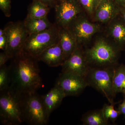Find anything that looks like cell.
I'll return each mask as SVG.
<instances>
[{
	"mask_svg": "<svg viewBox=\"0 0 125 125\" xmlns=\"http://www.w3.org/2000/svg\"><path fill=\"white\" fill-rule=\"evenodd\" d=\"M6 31L0 36V49L4 51L6 49L8 42V26L7 25Z\"/></svg>",
	"mask_w": 125,
	"mask_h": 125,
	"instance_id": "25",
	"label": "cell"
},
{
	"mask_svg": "<svg viewBox=\"0 0 125 125\" xmlns=\"http://www.w3.org/2000/svg\"><path fill=\"white\" fill-rule=\"evenodd\" d=\"M11 59L10 56L4 52H1L0 54V67L6 65L9 60Z\"/></svg>",
	"mask_w": 125,
	"mask_h": 125,
	"instance_id": "27",
	"label": "cell"
},
{
	"mask_svg": "<svg viewBox=\"0 0 125 125\" xmlns=\"http://www.w3.org/2000/svg\"><path fill=\"white\" fill-rule=\"evenodd\" d=\"M54 8L55 23L63 28H67L78 15L84 11L78 0L59 1Z\"/></svg>",
	"mask_w": 125,
	"mask_h": 125,
	"instance_id": "9",
	"label": "cell"
},
{
	"mask_svg": "<svg viewBox=\"0 0 125 125\" xmlns=\"http://www.w3.org/2000/svg\"><path fill=\"white\" fill-rule=\"evenodd\" d=\"M59 42L64 53L65 60L76 49L78 43L67 28L61 27L59 32Z\"/></svg>",
	"mask_w": 125,
	"mask_h": 125,
	"instance_id": "16",
	"label": "cell"
},
{
	"mask_svg": "<svg viewBox=\"0 0 125 125\" xmlns=\"http://www.w3.org/2000/svg\"><path fill=\"white\" fill-rule=\"evenodd\" d=\"M82 121L84 125H107L106 120L102 109L89 111L83 115Z\"/></svg>",
	"mask_w": 125,
	"mask_h": 125,
	"instance_id": "18",
	"label": "cell"
},
{
	"mask_svg": "<svg viewBox=\"0 0 125 125\" xmlns=\"http://www.w3.org/2000/svg\"><path fill=\"white\" fill-rule=\"evenodd\" d=\"M10 67L5 65L0 67V91L7 89L10 83Z\"/></svg>",
	"mask_w": 125,
	"mask_h": 125,
	"instance_id": "22",
	"label": "cell"
},
{
	"mask_svg": "<svg viewBox=\"0 0 125 125\" xmlns=\"http://www.w3.org/2000/svg\"><path fill=\"white\" fill-rule=\"evenodd\" d=\"M51 8L37 0H33L28 10L27 17L34 19H42L47 17Z\"/></svg>",
	"mask_w": 125,
	"mask_h": 125,
	"instance_id": "20",
	"label": "cell"
},
{
	"mask_svg": "<svg viewBox=\"0 0 125 125\" xmlns=\"http://www.w3.org/2000/svg\"><path fill=\"white\" fill-rule=\"evenodd\" d=\"M62 66V72H71L84 78L89 67L83 47L78 45L73 53L64 61Z\"/></svg>",
	"mask_w": 125,
	"mask_h": 125,
	"instance_id": "11",
	"label": "cell"
},
{
	"mask_svg": "<svg viewBox=\"0 0 125 125\" xmlns=\"http://www.w3.org/2000/svg\"><path fill=\"white\" fill-rule=\"evenodd\" d=\"M85 13L91 19L99 1L98 0H78Z\"/></svg>",
	"mask_w": 125,
	"mask_h": 125,
	"instance_id": "21",
	"label": "cell"
},
{
	"mask_svg": "<svg viewBox=\"0 0 125 125\" xmlns=\"http://www.w3.org/2000/svg\"><path fill=\"white\" fill-rule=\"evenodd\" d=\"M102 32L83 47L87 63L90 67L115 68L122 51Z\"/></svg>",
	"mask_w": 125,
	"mask_h": 125,
	"instance_id": "2",
	"label": "cell"
},
{
	"mask_svg": "<svg viewBox=\"0 0 125 125\" xmlns=\"http://www.w3.org/2000/svg\"><path fill=\"white\" fill-rule=\"evenodd\" d=\"M115 104H111L109 105L105 104L102 109L104 117L108 122L109 120L113 122H115L121 114L118 110L116 111L114 109Z\"/></svg>",
	"mask_w": 125,
	"mask_h": 125,
	"instance_id": "23",
	"label": "cell"
},
{
	"mask_svg": "<svg viewBox=\"0 0 125 125\" xmlns=\"http://www.w3.org/2000/svg\"><path fill=\"white\" fill-rule=\"evenodd\" d=\"M115 68L89 67L84 77L88 86L102 94L111 104H115L114 99L116 94L113 88Z\"/></svg>",
	"mask_w": 125,
	"mask_h": 125,
	"instance_id": "5",
	"label": "cell"
},
{
	"mask_svg": "<svg viewBox=\"0 0 125 125\" xmlns=\"http://www.w3.org/2000/svg\"><path fill=\"white\" fill-rule=\"evenodd\" d=\"M59 1L62 0H58Z\"/></svg>",
	"mask_w": 125,
	"mask_h": 125,
	"instance_id": "32",
	"label": "cell"
},
{
	"mask_svg": "<svg viewBox=\"0 0 125 125\" xmlns=\"http://www.w3.org/2000/svg\"><path fill=\"white\" fill-rule=\"evenodd\" d=\"M20 96L24 121L31 125H46L49 115L42 97L38 96L36 92L20 94Z\"/></svg>",
	"mask_w": 125,
	"mask_h": 125,
	"instance_id": "6",
	"label": "cell"
},
{
	"mask_svg": "<svg viewBox=\"0 0 125 125\" xmlns=\"http://www.w3.org/2000/svg\"><path fill=\"white\" fill-rule=\"evenodd\" d=\"M117 4L120 7L125 6V0H114Z\"/></svg>",
	"mask_w": 125,
	"mask_h": 125,
	"instance_id": "30",
	"label": "cell"
},
{
	"mask_svg": "<svg viewBox=\"0 0 125 125\" xmlns=\"http://www.w3.org/2000/svg\"><path fill=\"white\" fill-rule=\"evenodd\" d=\"M60 28L55 23L45 31L29 35L19 53L37 60L45 50L59 42Z\"/></svg>",
	"mask_w": 125,
	"mask_h": 125,
	"instance_id": "3",
	"label": "cell"
},
{
	"mask_svg": "<svg viewBox=\"0 0 125 125\" xmlns=\"http://www.w3.org/2000/svg\"><path fill=\"white\" fill-rule=\"evenodd\" d=\"M99 1H101L102 0H98Z\"/></svg>",
	"mask_w": 125,
	"mask_h": 125,
	"instance_id": "31",
	"label": "cell"
},
{
	"mask_svg": "<svg viewBox=\"0 0 125 125\" xmlns=\"http://www.w3.org/2000/svg\"><path fill=\"white\" fill-rule=\"evenodd\" d=\"M7 25L8 42L6 49L3 52L12 59L20 52L29 34L23 21L10 22Z\"/></svg>",
	"mask_w": 125,
	"mask_h": 125,
	"instance_id": "8",
	"label": "cell"
},
{
	"mask_svg": "<svg viewBox=\"0 0 125 125\" xmlns=\"http://www.w3.org/2000/svg\"><path fill=\"white\" fill-rule=\"evenodd\" d=\"M106 25L103 33L123 51L125 46V21L119 14Z\"/></svg>",
	"mask_w": 125,
	"mask_h": 125,
	"instance_id": "12",
	"label": "cell"
},
{
	"mask_svg": "<svg viewBox=\"0 0 125 125\" xmlns=\"http://www.w3.org/2000/svg\"><path fill=\"white\" fill-rule=\"evenodd\" d=\"M66 97L62 90L56 85L47 93L42 96L43 103L49 115L60 106L63 99Z\"/></svg>",
	"mask_w": 125,
	"mask_h": 125,
	"instance_id": "15",
	"label": "cell"
},
{
	"mask_svg": "<svg viewBox=\"0 0 125 125\" xmlns=\"http://www.w3.org/2000/svg\"><path fill=\"white\" fill-rule=\"evenodd\" d=\"M118 110L121 114H122L125 117V96H124V99L122 103L119 104Z\"/></svg>",
	"mask_w": 125,
	"mask_h": 125,
	"instance_id": "28",
	"label": "cell"
},
{
	"mask_svg": "<svg viewBox=\"0 0 125 125\" xmlns=\"http://www.w3.org/2000/svg\"><path fill=\"white\" fill-rule=\"evenodd\" d=\"M0 119L5 125H19L24 121L20 94L9 87L0 92Z\"/></svg>",
	"mask_w": 125,
	"mask_h": 125,
	"instance_id": "4",
	"label": "cell"
},
{
	"mask_svg": "<svg viewBox=\"0 0 125 125\" xmlns=\"http://www.w3.org/2000/svg\"><path fill=\"white\" fill-rule=\"evenodd\" d=\"M10 66V87L18 93L36 92L42 87L38 61L23 53H19L13 58Z\"/></svg>",
	"mask_w": 125,
	"mask_h": 125,
	"instance_id": "1",
	"label": "cell"
},
{
	"mask_svg": "<svg viewBox=\"0 0 125 125\" xmlns=\"http://www.w3.org/2000/svg\"><path fill=\"white\" fill-rule=\"evenodd\" d=\"M11 0H0V9L6 17L11 15Z\"/></svg>",
	"mask_w": 125,
	"mask_h": 125,
	"instance_id": "24",
	"label": "cell"
},
{
	"mask_svg": "<svg viewBox=\"0 0 125 125\" xmlns=\"http://www.w3.org/2000/svg\"><path fill=\"white\" fill-rule=\"evenodd\" d=\"M55 85L62 90L66 97L78 95L88 86L84 78L69 72H62Z\"/></svg>",
	"mask_w": 125,
	"mask_h": 125,
	"instance_id": "10",
	"label": "cell"
},
{
	"mask_svg": "<svg viewBox=\"0 0 125 125\" xmlns=\"http://www.w3.org/2000/svg\"><path fill=\"white\" fill-rule=\"evenodd\" d=\"M23 23L29 35L45 31L54 24L49 21L47 16L42 19H34L27 16Z\"/></svg>",
	"mask_w": 125,
	"mask_h": 125,
	"instance_id": "17",
	"label": "cell"
},
{
	"mask_svg": "<svg viewBox=\"0 0 125 125\" xmlns=\"http://www.w3.org/2000/svg\"><path fill=\"white\" fill-rule=\"evenodd\" d=\"M120 7L114 0H102L96 7L92 20L106 24L119 14Z\"/></svg>",
	"mask_w": 125,
	"mask_h": 125,
	"instance_id": "13",
	"label": "cell"
},
{
	"mask_svg": "<svg viewBox=\"0 0 125 125\" xmlns=\"http://www.w3.org/2000/svg\"><path fill=\"white\" fill-rule=\"evenodd\" d=\"M119 14L125 22V6L120 7Z\"/></svg>",
	"mask_w": 125,
	"mask_h": 125,
	"instance_id": "29",
	"label": "cell"
},
{
	"mask_svg": "<svg viewBox=\"0 0 125 125\" xmlns=\"http://www.w3.org/2000/svg\"><path fill=\"white\" fill-rule=\"evenodd\" d=\"M102 25L94 22L84 11L80 14L67 28L75 38L78 45L84 47L94 36L103 31Z\"/></svg>",
	"mask_w": 125,
	"mask_h": 125,
	"instance_id": "7",
	"label": "cell"
},
{
	"mask_svg": "<svg viewBox=\"0 0 125 125\" xmlns=\"http://www.w3.org/2000/svg\"><path fill=\"white\" fill-rule=\"evenodd\" d=\"M37 0L42 2L49 8H55L56 5L58 3V0Z\"/></svg>",
	"mask_w": 125,
	"mask_h": 125,
	"instance_id": "26",
	"label": "cell"
},
{
	"mask_svg": "<svg viewBox=\"0 0 125 125\" xmlns=\"http://www.w3.org/2000/svg\"><path fill=\"white\" fill-rule=\"evenodd\" d=\"M37 60L45 62L50 67L62 66L65 58L59 42L45 50Z\"/></svg>",
	"mask_w": 125,
	"mask_h": 125,
	"instance_id": "14",
	"label": "cell"
},
{
	"mask_svg": "<svg viewBox=\"0 0 125 125\" xmlns=\"http://www.w3.org/2000/svg\"><path fill=\"white\" fill-rule=\"evenodd\" d=\"M113 88L115 94L122 93L125 96V65H118L115 68Z\"/></svg>",
	"mask_w": 125,
	"mask_h": 125,
	"instance_id": "19",
	"label": "cell"
}]
</instances>
